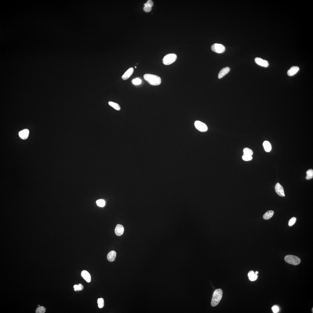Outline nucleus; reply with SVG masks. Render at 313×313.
Segmentation results:
<instances>
[{"label":"nucleus","instance_id":"nucleus-1","mask_svg":"<svg viewBox=\"0 0 313 313\" xmlns=\"http://www.w3.org/2000/svg\"><path fill=\"white\" fill-rule=\"evenodd\" d=\"M144 77L146 81L152 85L157 86L161 84V78L156 75L146 74L144 75Z\"/></svg>","mask_w":313,"mask_h":313},{"label":"nucleus","instance_id":"nucleus-2","mask_svg":"<svg viewBox=\"0 0 313 313\" xmlns=\"http://www.w3.org/2000/svg\"><path fill=\"white\" fill-rule=\"evenodd\" d=\"M222 294L223 291L221 289H218L215 290L212 296L211 302V305L212 307H216L219 304L222 299Z\"/></svg>","mask_w":313,"mask_h":313},{"label":"nucleus","instance_id":"nucleus-3","mask_svg":"<svg viewBox=\"0 0 313 313\" xmlns=\"http://www.w3.org/2000/svg\"><path fill=\"white\" fill-rule=\"evenodd\" d=\"M284 260L287 263L294 265H298L301 262V260L299 258L291 255L286 256L285 257Z\"/></svg>","mask_w":313,"mask_h":313},{"label":"nucleus","instance_id":"nucleus-4","mask_svg":"<svg viewBox=\"0 0 313 313\" xmlns=\"http://www.w3.org/2000/svg\"><path fill=\"white\" fill-rule=\"evenodd\" d=\"M177 58V55L175 54H169L164 57L163 59V62L165 65H169L175 62Z\"/></svg>","mask_w":313,"mask_h":313},{"label":"nucleus","instance_id":"nucleus-5","mask_svg":"<svg viewBox=\"0 0 313 313\" xmlns=\"http://www.w3.org/2000/svg\"><path fill=\"white\" fill-rule=\"evenodd\" d=\"M211 49L214 52L218 53H223L225 50V47L223 45L221 44H214L211 47Z\"/></svg>","mask_w":313,"mask_h":313},{"label":"nucleus","instance_id":"nucleus-6","mask_svg":"<svg viewBox=\"0 0 313 313\" xmlns=\"http://www.w3.org/2000/svg\"><path fill=\"white\" fill-rule=\"evenodd\" d=\"M195 126L197 129L201 131L206 132L208 130V127L203 122L199 121L195 122Z\"/></svg>","mask_w":313,"mask_h":313},{"label":"nucleus","instance_id":"nucleus-7","mask_svg":"<svg viewBox=\"0 0 313 313\" xmlns=\"http://www.w3.org/2000/svg\"><path fill=\"white\" fill-rule=\"evenodd\" d=\"M255 62L259 65L264 67H268L269 63L268 61L264 60L259 57H256L255 59Z\"/></svg>","mask_w":313,"mask_h":313},{"label":"nucleus","instance_id":"nucleus-8","mask_svg":"<svg viewBox=\"0 0 313 313\" xmlns=\"http://www.w3.org/2000/svg\"><path fill=\"white\" fill-rule=\"evenodd\" d=\"M275 189L276 193L279 195L281 197H285V195L284 193V188L282 185L280 184L277 183L276 184L275 187Z\"/></svg>","mask_w":313,"mask_h":313},{"label":"nucleus","instance_id":"nucleus-9","mask_svg":"<svg viewBox=\"0 0 313 313\" xmlns=\"http://www.w3.org/2000/svg\"><path fill=\"white\" fill-rule=\"evenodd\" d=\"M124 230V228L123 226L121 224H118L116 226L115 231L117 236H120L123 234Z\"/></svg>","mask_w":313,"mask_h":313},{"label":"nucleus","instance_id":"nucleus-10","mask_svg":"<svg viewBox=\"0 0 313 313\" xmlns=\"http://www.w3.org/2000/svg\"><path fill=\"white\" fill-rule=\"evenodd\" d=\"M134 71L133 68H131L128 69L122 76V79L123 80H126L129 78L132 75Z\"/></svg>","mask_w":313,"mask_h":313},{"label":"nucleus","instance_id":"nucleus-11","mask_svg":"<svg viewBox=\"0 0 313 313\" xmlns=\"http://www.w3.org/2000/svg\"><path fill=\"white\" fill-rule=\"evenodd\" d=\"M299 68L298 66H292L287 71V74L289 76H294L299 71Z\"/></svg>","mask_w":313,"mask_h":313},{"label":"nucleus","instance_id":"nucleus-12","mask_svg":"<svg viewBox=\"0 0 313 313\" xmlns=\"http://www.w3.org/2000/svg\"><path fill=\"white\" fill-rule=\"evenodd\" d=\"M29 131L27 129H24L20 131L19 135L20 137L23 140H26L29 136Z\"/></svg>","mask_w":313,"mask_h":313},{"label":"nucleus","instance_id":"nucleus-13","mask_svg":"<svg viewBox=\"0 0 313 313\" xmlns=\"http://www.w3.org/2000/svg\"><path fill=\"white\" fill-rule=\"evenodd\" d=\"M81 275L82 277L87 282H90L91 281V276L88 272L85 270H83L82 271Z\"/></svg>","mask_w":313,"mask_h":313},{"label":"nucleus","instance_id":"nucleus-14","mask_svg":"<svg viewBox=\"0 0 313 313\" xmlns=\"http://www.w3.org/2000/svg\"><path fill=\"white\" fill-rule=\"evenodd\" d=\"M230 69L229 67L224 68L220 71L218 75V77L219 79L222 78L230 71Z\"/></svg>","mask_w":313,"mask_h":313},{"label":"nucleus","instance_id":"nucleus-15","mask_svg":"<svg viewBox=\"0 0 313 313\" xmlns=\"http://www.w3.org/2000/svg\"><path fill=\"white\" fill-rule=\"evenodd\" d=\"M116 253L114 250L110 251L107 256V259L109 261L112 262L115 260Z\"/></svg>","mask_w":313,"mask_h":313},{"label":"nucleus","instance_id":"nucleus-16","mask_svg":"<svg viewBox=\"0 0 313 313\" xmlns=\"http://www.w3.org/2000/svg\"><path fill=\"white\" fill-rule=\"evenodd\" d=\"M249 280L251 281H255L257 279L258 277L257 274H255L253 271H250L249 272L248 274Z\"/></svg>","mask_w":313,"mask_h":313},{"label":"nucleus","instance_id":"nucleus-17","mask_svg":"<svg viewBox=\"0 0 313 313\" xmlns=\"http://www.w3.org/2000/svg\"><path fill=\"white\" fill-rule=\"evenodd\" d=\"M263 146L264 150L267 152H269L271 150L272 147L271 144L268 141H265L263 143Z\"/></svg>","mask_w":313,"mask_h":313},{"label":"nucleus","instance_id":"nucleus-18","mask_svg":"<svg viewBox=\"0 0 313 313\" xmlns=\"http://www.w3.org/2000/svg\"><path fill=\"white\" fill-rule=\"evenodd\" d=\"M274 214V212L273 211L270 210L268 211L263 216V218L266 220L270 219L272 217Z\"/></svg>","mask_w":313,"mask_h":313},{"label":"nucleus","instance_id":"nucleus-19","mask_svg":"<svg viewBox=\"0 0 313 313\" xmlns=\"http://www.w3.org/2000/svg\"><path fill=\"white\" fill-rule=\"evenodd\" d=\"M243 155L252 156L253 154L252 150L248 148H246L243 149Z\"/></svg>","mask_w":313,"mask_h":313},{"label":"nucleus","instance_id":"nucleus-20","mask_svg":"<svg viewBox=\"0 0 313 313\" xmlns=\"http://www.w3.org/2000/svg\"><path fill=\"white\" fill-rule=\"evenodd\" d=\"M307 176L306 179L309 180L312 179L313 178V170L311 169H309L307 171Z\"/></svg>","mask_w":313,"mask_h":313},{"label":"nucleus","instance_id":"nucleus-21","mask_svg":"<svg viewBox=\"0 0 313 313\" xmlns=\"http://www.w3.org/2000/svg\"><path fill=\"white\" fill-rule=\"evenodd\" d=\"M109 104L110 106L114 108L116 110H119L121 109L120 105L117 103L113 102H109Z\"/></svg>","mask_w":313,"mask_h":313},{"label":"nucleus","instance_id":"nucleus-22","mask_svg":"<svg viewBox=\"0 0 313 313\" xmlns=\"http://www.w3.org/2000/svg\"><path fill=\"white\" fill-rule=\"evenodd\" d=\"M97 303L98 304V307L99 308H102L104 306V300L102 298H99L97 300Z\"/></svg>","mask_w":313,"mask_h":313},{"label":"nucleus","instance_id":"nucleus-23","mask_svg":"<svg viewBox=\"0 0 313 313\" xmlns=\"http://www.w3.org/2000/svg\"><path fill=\"white\" fill-rule=\"evenodd\" d=\"M73 287L75 291H82L83 288V286L81 284H79L78 285H75L73 286Z\"/></svg>","mask_w":313,"mask_h":313},{"label":"nucleus","instance_id":"nucleus-24","mask_svg":"<svg viewBox=\"0 0 313 313\" xmlns=\"http://www.w3.org/2000/svg\"><path fill=\"white\" fill-rule=\"evenodd\" d=\"M46 309L45 307L42 306H40L38 307L36 309V313H45L46 311Z\"/></svg>","mask_w":313,"mask_h":313},{"label":"nucleus","instance_id":"nucleus-25","mask_svg":"<svg viewBox=\"0 0 313 313\" xmlns=\"http://www.w3.org/2000/svg\"><path fill=\"white\" fill-rule=\"evenodd\" d=\"M96 203L98 206L101 207H103L104 206L105 204V202L104 200L103 199H99L96 201Z\"/></svg>","mask_w":313,"mask_h":313},{"label":"nucleus","instance_id":"nucleus-26","mask_svg":"<svg viewBox=\"0 0 313 313\" xmlns=\"http://www.w3.org/2000/svg\"><path fill=\"white\" fill-rule=\"evenodd\" d=\"M242 158L243 160L248 161L251 160L253 158L251 155H243L242 156Z\"/></svg>","mask_w":313,"mask_h":313},{"label":"nucleus","instance_id":"nucleus-27","mask_svg":"<svg viewBox=\"0 0 313 313\" xmlns=\"http://www.w3.org/2000/svg\"><path fill=\"white\" fill-rule=\"evenodd\" d=\"M296 218L295 217H293L290 219L288 222V225L290 226H292L295 223Z\"/></svg>","mask_w":313,"mask_h":313},{"label":"nucleus","instance_id":"nucleus-28","mask_svg":"<svg viewBox=\"0 0 313 313\" xmlns=\"http://www.w3.org/2000/svg\"><path fill=\"white\" fill-rule=\"evenodd\" d=\"M132 82L133 84L135 85H138L141 84V80L139 78H137L133 80Z\"/></svg>","mask_w":313,"mask_h":313},{"label":"nucleus","instance_id":"nucleus-29","mask_svg":"<svg viewBox=\"0 0 313 313\" xmlns=\"http://www.w3.org/2000/svg\"><path fill=\"white\" fill-rule=\"evenodd\" d=\"M144 11L146 12H149L151 11L152 9L151 7L148 6H144L143 8Z\"/></svg>","mask_w":313,"mask_h":313},{"label":"nucleus","instance_id":"nucleus-30","mask_svg":"<svg viewBox=\"0 0 313 313\" xmlns=\"http://www.w3.org/2000/svg\"><path fill=\"white\" fill-rule=\"evenodd\" d=\"M153 2L151 0H148L147 1L146 3L144 4V6L147 5L151 7L153 6Z\"/></svg>","mask_w":313,"mask_h":313},{"label":"nucleus","instance_id":"nucleus-31","mask_svg":"<svg viewBox=\"0 0 313 313\" xmlns=\"http://www.w3.org/2000/svg\"><path fill=\"white\" fill-rule=\"evenodd\" d=\"M272 309L273 310V313H278L279 311V308L276 306H273L272 308Z\"/></svg>","mask_w":313,"mask_h":313},{"label":"nucleus","instance_id":"nucleus-32","mask_svg":"<svg viewBox=\"0 0 313 313\" xmlns=\"http://www.w3.org/2000/svg\"><path fill=\"white\" fill-rule=\"evenodd\" d=\"M258 271H256V272L255 274H258Z\"/></svg>","mask_w":313,"mask_h":313},{"label":"nucleus","instance_id":"nucleus-33","mask_svg":"<svg viewBox=\"0 0 313 313\" xmlns=\"http://www.w3.org/2000/svg\"><path fill=\"white\" fill-rule=\"evenodd\" d=\"M313 309H312V312H313Z\"/></svg>","mask_w":313,"mask_h":313},{"label":"nucleus","instance_id":"nucleus-34","mask_svg":"<svg viewBox=\"0 0 313 313\" xmlns=\"http://www.w3.org/2000/svg\"><path fill=\"white\" fill-rule=\"evenodd\" d=\"M135 68H136V66H135Z\"/></svg>","mask_w":313,"mask_h":313}]
</instances>
